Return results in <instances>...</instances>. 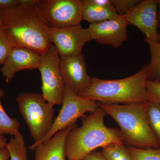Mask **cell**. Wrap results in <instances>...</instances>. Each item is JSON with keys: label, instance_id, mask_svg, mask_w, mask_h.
<instances>
[{"label": "cell", "instance_id": "1", "mask_svg": "<svg viewBox=\"0 0 160 160\" xmlns=\"http://www.w3.org/2000/svg\"><path fill=\"white\" fill-rule=\"evenodd\" d=\"M0 22L12 48H26L42 55L52 45L49 27L36 6L0 10Z\"/></svg>", "mask_w": 160, "mask_h": 160}, {"label": "cell", "instance_id": "2", "mask_svg": "<svg viewBox=\"0 0 160 160\" xmlns=\"http://www.w3.org/2000/svg\"><path fill=\"white\" fill-rule=\"evenodd\" d=\"M148 80L147 64L136 73L123 79L103 80L93 77L90 86L79 96L104 104L147 102L152 99L146 89Z\"/></svg>", "mask_w": 160, "mask_h": 160}, {"label": "cell", "instance_id": "3", "mask_svg": "<svg viewBox=\"0 0 160 160\" xmlns=\"http://www.w3.org/2000/svg\"><path fill=\"white\" fill-rule=\"evenodd\" d=\"M106 112L99 107L94 112L82 118V125L69 132L65 145L69 160H82L99 147L112 143H124L119 129L107 127L104 122Z\"/></svg>", "mask_w": 160, "mask_h": 160}, {"label": "cell", "instance_id": "4", "mask_svg": "<svg viewBox=\"0 0 160 160\" xmlns=\"http://www.w3.org/2000/svg\"><path fill=\"white\" fill-rule=\"evenodd\" d=\"M148 102L125 105L98 103V107L119 126L124 143L129 147L141 149L159 148V142L147 119L146 107Z\"/></svg>", "mask_w": 160, "mask_h": 160}, {"label": "cell", "instance_id": "5", "mask_svg": "<svg viewBox=\"0 0 160 160\" xmlns=\"http://www.w3.org/2000/svg\"><path fill=\"white\" fill-rule=\"evenodd\" d=\"M20 113L29 128L34 143L31 149L39 142L53 125L55 111L42 94L31 92H22L15 98Z\"/></svg>", "mask_w": 160, "mask_h": 160}, {"label": "cell", "instance_id": "6", "mask_svg": "<svg viewBox=\"0 0 160 160\" xmlns=\"http://www.w3.org/2000/svg\"><path fill=\"white\" fill-rule=\"evenodd\" d=\"M61 58L53 44L41 55L38 70L42 78V95L52 106L62 105L65 84L60 67Z\"/></svg>", "mask_w": 160, "mask_h": 160}, {"label": "cell", "instance_id": "7", "mask_svg": "<svg viewBox=\"0 0 160 160\" xmlns=\"http://www.w3.org/2000/svg\"><path fill=\"white\" fill-rule=\"evenodd\" d=\"M62 105L59 113L49 132L31 150H35L37 146L48 141L58 132L76 124L78 120L86 112L92 113L99 108L98 102L81 97L66 85Z\"/></svg>", "mask_w": 160, "mask_h": 160}, {"label": "cell", "instance_id": "8", "mask_svg": "<svg viewBox=\"0 0 160 160\" xmlns=\"http://www.w3.org/2000/svg\"><path fill=\"white\" fill-rule=\"evenodd\" d=\"M50 28H62L80 25L81 0H39L36 5Z\"/></svg>", "mask_w": 160, "mask_h": 160}, {"label": "cell", "instance_id": "9", "mask_svg": "<svg viewBox=\"0 0 160 160\" xmlns=\"http://www.w3.org/2000/svg\"><path fill=\"white\" fill-rule=\"evenodd\" d=\"M49 38L61 58L82 54L85 44L92 40L89 28L84 29L81 25L49 28Z\"/></svg>", "mask_w": 160, "mask_h": 160}, {"label": "cell", "instance_id": "10", "mask_svg": "<svg viewBox=\"0 0 160 160\" xmlns=\"http://www.w3.org/2000/svg\"><path fill=\"white\" fill-rule=\"evenodd\" d=\"M124 16L129 25L135 26L145 35L144 40L160 42L158 0H144Z\"/></svg>", "mask_w": 160, "mask_h": 160}, {"label": "cell", "instance_id": "11", "mask_svg": "<svg viewBox=\"0 0 160 160\" xmlns=\"http://www.w3.org/2000/svg\"><path fill=\"white\" fill-rule=\"evenodd\" d=\"M128 25L124 16H118L102 22L90 24L89 29L92 40L101 45H108L118 49L127 40Z\"/></svg>", "mask_w": 160, "mask_h": 160}, {"label": "cell", "instance_id": "12", "mask_svg": "<svg viewBox=\"0 0 160 160\" xmlns=\"http://www.w3.org/2000/svg\"><path fill=\"white\" fill-rule=\"evenodd\" d=\"M60 67L65 85L79 95L91 84L82 54L61 58Z\"/></svg>", "mask_w": 160, "mask_h": 160}, {"label": "cell", "instance_id": "13", "mask_svg": "<svg viewBox=\"0 0 160 160\" xmlns=\"http://www.w3.org/2000/svg\"><path fill=\"white\" fill-rule=\"evenodd\" d=\"M41 55L23 47H13L0 69L7 83L13 79L18 72L33 70L39 66Z\"/></svg>", "mask_w": 160, "mask_h": 160}, {"label": "cell", "instance_id": "14", "mask_svg": "<svg viewBox=\"0 0 160 160\" xmlns=\"http://www.w3.org/2000/svg\"><path fill=\"white\" fill-rule=\"evenodd\" d=\"M76 124L68 126L55 134L35 149L34 160H66L65 145L67 136Z\"/></svg>", "mask_w": 160, "mask_h": 160}, {"label": "cell", "instance_id": "15", "mask_svg": "<svg viewBox=\"0 0 160 160\" xmlns=\"http://www.w3.org/2000/svg\"><path fill=\"white\" fill-rule=\"evenodd\" d=\"M82 19L97 24L118 16L113 8H105L93 2L92 0H81Z\"/></svg>", "mask_w": 160, "mask_h": 160}, {"label": "cell", "instance_id": "16", "mask_svg": "<svg viewBox=\"0 0 160 160\" xmlns=\"http://www.w3.org/2000/svg\"><path fill=\"white\" fill-rule=\"evenodd\" d=\"M150 54L149 65V80L160 82V42L146 41Z\"/></svg>", "mask_w": 160, "mask_h": 160}, {"label": "cell", "instance_id": "17", "mask_svg": "<svg viewBox=\"0 0 160 160\" xmlns=\"http://www.w3.org/2000/svg\"><path fill=\"white\" fill-rule=\"evenodd\" d=\"M6 148L9 151L10 160H28V149L21 132L12 136L7 143Z\"/></svg>", "mask_w": 160, "mask_h": 160}, {"label": "cell", "instance_id": "18", "mask_svg": "<svg viewBox=\"0 0 160 160\" xmlns=\"http://www.w3.org/2000/svg\"><path fill=\"white\" fill-rule=\"evenodd\" d=\"M5 94V92L0 88V134L13 136L19 132L20 124L17 119L10 117L4 110L1 99Z\"/></svg>", "mask_w": 160, "mask_h": 160}, {"label": "cell", "instance_id": "19", "mask_svg": "<svg viewBox=\"0 0 160 160\" xmlns=\"http://www.w3.org/2000/svg\"><path fill=\"white\" fill-rule=\"evenodd\" d=\"M101 152L107 160H133L124 143L109 144L103 147Z\"/></svg>", "mask_w": 160, "mask_h": 160}, {"label": "cell", "instance_id": "20", "mask_svg": "<svg viewBox=\"0 0 160 160\" xmlns=\"http://www.w3.org/2000/svg\"><path fill=\"white\" fill-rule=\"evenodd\" d=\"M147 119L160 143V103L152 98L146 107Z\"/></svg>", "mask_w": 160, "mask_h": 160}, {"label": "cell", "instance_id": "21", "mask_svg": "<svg viewBox=\"0 0 160 160\" xmlns=\"http://www.w3.org/2000/svg\"><path fill=\"white\" fill-rule=\"evenodd\" d=\"M133 160H160V148H141L127 147Z\"/></svg>", "mask_w": 160, "mask_h": 160}, {"label": "cell", "instance_id": "22", "mask_svg": "<svg viewBox=\"0 0 160 160\" xmlns=\"http://www.w3.org/2000/svg\"><path fill=\"white\" fill-rule=\"evenodd\" d=\"M141 1L140 0H111L115 11L121 16H125Z\"/></svg>", "mask_w": 160, "mask_h": 160}, {"label": "cell", "instance_id": "23", "mask_svg": "<svg viewBox=\"0 0 160 160\" xmlns=\"http://www.w3.org/2000/svg\"><path fill=\"white\" fill-rule=\"evenodd\" d=\"M12 47L0 22V65L5 62Z\"/></svg>", "mask_w": 160, "mask_h": 160}, {"label": "cell", "instance_id": "24", "mask_svg": "<svg viewBox=\"0 0 160 160\" xmlns=\"http://www.w3.org/2000/svg\"><path fill=\"white\" fill-rule=\"evenodd\" d=\"M146 86L151 98L160 103V82L148 80Z\"/></svg>", "mask_w": 160, "mask_h": 160}, {"label": "cell", "instance_id": "25", "mask_svg": "<svg viewBox=\"0 0 160 160\" xmlns=\"http://www.w3.org/2000/svg\"><path fill=\"white\" fill-rule=\"evenodd\" d=\"M19 5V0H0V10L8 9Z\"/></svg>", "mask_w": 160, "mask_h": 160}, {"label": "cell", "instance_id": "26", "mask_svg": "<svg viewBox=\"0 0 160 160\" xmlns=\"http://www.w3.org/2000/svg\"><path fill=\"white\" fill-rule=\"evenodd\" d=\"M82 160H107L103 156L102 152L95 151H92L86 156L83 158Z\"/></svg>", "mask_w": 160, "mask_h": 160}, {"label": "cell", "instance_id": "27", "mask_svg": "<svg viewBox=\"0 0 160 160\" xmlns=\"http://www.w3.org/2000/svg\"><path fill=\"white\" fill-rule=\"evenodd\" d=\"M9 152L6 147L0 149V160H9Z\"/></svg>", "mask_w": 160, "mask_h": 160}, {"label": "cell", "instance_id": "28", "mask_svg": "<svg viewBox=\"0 0 160 160\" xmlns=\"http://www.w3.org/2000/svg\"><path fill=\"white\" fill-rule=\"evenodd\" d=\"M38 1L39 0H19V3L20 5L23 6H35Z\"/></svg>", "mask_w": 160, "mask_h": 160}, {"label": "cell", "instance_id": "29", "mask_svg": "<svg viewBox=\"0 0 160 160\" xmlns=\"http://www.w3.org/2000/svg\"><path fill=\"white\" fill-rule=\"evenodd\" d=\"M7 143V139L4 135L0 134V149L6 147Z\"/></svg>", "mask_w": 160, "mask_h": 160}, {"label": "cell", "instance_id": "30", "mask_svg": "<svg viewBox=\"0 0 160 160\" xmlns=\"http://www.w3.org/2000/svg\"><path fill=\"white\" fill-rule=\"evenodd\" d=\"M158 18L159 27L160 28V0H158Z\"/></svg>", "mask_w": 160, "mask_h": 160}, {"label": "cell", "instance_id": "31", "mask_svg": "<svg viewBox=\"0 0 160 160\" xmlns=\"http://www.w3.org/2000/svg\"></svg>", "mask_w": 160, "mask_h": 160}]
</instances>
